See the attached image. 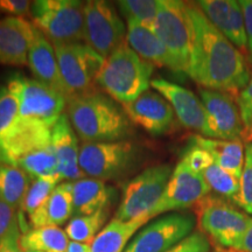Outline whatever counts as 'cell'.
Returning a JSON list of instances; mask_svg holds the SVG:
<instances>
[{
    "instance_id": "6da1fadb",
    "label": "cell",
    "mask_w": 252,
    "mask_h": 252,
    "mask_svg": "<svg viewBox=\"0 0 252 252\" xmlns=\"http://www.w3.org/2000/svg\"><path fill=\"white\" fill-rule=\"evenodd\" d=\"M191 27L189 74L203 89L231 94L250 81L244 56L208 20L196 4H187Z\"/></svg>"
},
{
    "instance_id": "7a4b0ae2",
    "label": "cell",
    "mask_w": 252,
    "mask_h": 252,
    "mask_svg": "<svg viewBox=\"0 0 252 252\" xmlns=\"http://www.w3.org/2000/svg\"><path fill=\"white\" fill-rule=\"evenodd\" d=\"M67 111L77 137L84 143L119 141L131 132L124 110L99 93L90 91L69 97Z\"/></svg>"
},
{
    "instance_id": "3957f363",
    "label": "cell",
    "mask_w": 252,
    "mask_h": 252,
    "mask_svg": "<svg viewBox=\"0 0 252 252\" xmlns=\"http://www.w3.org/2000/svg\"><path fill=\"white\" fill-rule=\"evenodd\" d=\"M153 70L152 63L145 61L127 43H124L105 59L97 84L124 105L149 90Z\"/></svg>"
},
{
    "instance_id": "277c9868",
    "label": "cell",
    "mask_w": 252,
    "mask_h": 252,
    "mask_svg": "<svg viewBox=\"0 0 252 252\" xmlns=\"http://www.w3.org/2000/svg\"><path fill=\"white\" fill-rule=\"evenodd\" d=\"M31 15L36 30L53 45L83 40L84 2L78 0H36Z\"/></svg>"
},
{
    "instance_id": "5b68a950",
    "label": "cell",
    "mask_w": 252,
    "mask_h": 252,
    "mask_svg": "<svg viewBox=\"0 0 252 252\" xmlns=\"http://www.w3.org/2000/svg\"><path fill=\"white\" fill-rule=\"evenodd\" d=\"M153 30L168 53L169 69L188 75L191 58V27L187 4L179 0H161Z\"/></svg>"
},
{
    "instance_id": "8992f818",
    "label": "cell",
    "mask_w": 252,
    "mask_h": 252,
    "mask_svg": "<svg viewBox=\"0 0 252 252\" xmlns=\"http://www.w3.org/2000/svg\"><path fill=\"white\" fill-rule=\"evenodd\" d=\"M200 228L220 248L235 252L250 224L252 217L239 212L223 197L206 196L198 202Z\"/></svg>"
},
{
    "instance_id": "52a82bcc",
    "label": "cell",
    "mask_w": 252,
    "mask_h": 252,
    "mask_svg": "<svg viewBox=\"0 0 252 252\" xmlns=\"http://www.w3.org/2000/svg\"><path fill=\"white\" fill-rule=\"evenodd\" d=\"M172 167L158 165L145 169L125 186L115 220H133L149 217L161 198L172 175Z\"/></svg>"
},
{
    "instance_id": "ba28073f",
    "label": "cell",
    "mask_w": 252,
    "mask_h": 252,
    "mask_svg": "<svg viewBox=\"0 0 252 252\" xmlns=\"http://www.w3.org/2000/svg\"><path fill=\"white\" fill-rule=\"evenodd\" d=\"M6 88L17 97L19 118L40 122L52 128L63 115L67 98L39 81L15 75Z\"/></svg>"
},
{
    "instance_id": "9c48e42d",
    "label": "cell",
    "mask_w": 252,
    "mask_h": 252,
    "mask_svg": "<svg viewBox=\"0 0 252 252\" xmlns=\"http://www.w3.org/2000/svg\"><path fill=\"white\" fill-rule=\"evenodd\" d=\"M53 46L69 97L93 91L105 59L86 43H58Z\"/></svg>"
},
{
    "instance_id": "30bf717a",
    "label": "cell",
    "mask_w": 252,
    "mask_h": 252,
    "mask_svg": "<svg viewBox=\"0 0 252 252\" xmlns=\"http://www.w3.org/2000/svg\"><path fill=\"white\" fill-rule=\"evenodd\" d=\"M126 31L116 8L104 0L84 4L83 41L102 58L110 55L125 43Z\"/></svg>"
},
{
    "instance_id": "8fae6325",
    "label": "cell",
    "mask_w": 252,
    "mask_h": 252,
    "mask_svg": "<svg viewBox=\"0 0 252 252\" xmlns=\"http://www.w3.org/2000/svg\"><path fill=\"white\" fill-rule=\"evenodd\" d=\"M195 217L174 213L160 217L134 235L124 252H166L193 232Z\"/></svg>"
},
{
    "instance_id": "7c38bea8",
    "label": "cell",
    "mask_w": 252,
    "mask_h": 252,
    "mask_svg": "<svg viewBox=\"0 0 252 252\" xmlns=\"http://www.w3.org/2000/svg\"><path fill=\"white\" fill-rule=\"evenodd\" d=\"M133 158L134 149L130 141L84 143L80 149L78 162L83 174L103 181L121 175Z\"/></svg>"
},
{
    "instance_id": "4fadbf2b",
    "label": "cell",
    "mask_w": 252,
    "mask_h": 252,
    "mask_svg": "<svg viewBox=\"0 0 252 252\" xmlns=\"http://www.w3.org/2000/svg\"><path fill=\"white\" fill-rule=\"evenodd\" d=\"M210 193L203 175L180 161L172 172L161 198L151 213V219L172 210L186 209L200 202Z\"/></svg>"
},
{
    "instance_id": "5bb4252c",
    "label": "cell",
    "mask_w": 252,
    "mask_h": 252,
    "mask_svg": "<svg viewBox=\"0 0 252 252\" xmlns=\"http://www.w3.org/2000/svg\"><path fill=\"white\" fill-rule=\"evenodd\" d=\"M52 144V128L42 123L19 118L0 138V162L15 166L20 159Z\"/></svg>"
},
{
    "instance_id": "9a60e30c",
    "label": "cell",
    "mask_w": 252,
    "mask_h": 252,
    "mask_svg": "<svg viewBox=\"0 0 252 252\" xmlns=\"http://www.w3.org/2000/svg\"><path fill=\"white\" fill-rule=\"evenodd\" d=\"M200 98L207 113L206 138L241 140L243 125L238 105H236L231 96L222 91L200 89Z\"/></svg>"
},
{
    "instance_id": "2e32d148",
    "label": "cell",
    "mask_w": 252,
    "mask_h": 252,
    "mask_svg": "<svg viewBox=\"0 0 252 252\" xmlns=\"http://www.w3.org/2000/svg\"><path fill=\"white\" fill-rule=\"evenodd\" d=\"M151 87L156 89L171 104L174 113L182 126L189 130L197 131L206 137L207 133V113L204 105L193 91L173 83L163 78L151 81Z\"/></svg>"
},
{
    "instance_id": "e0dca14e",
    "label": "cell",
    "mask_w": 252,
    "mask_h": 252,
    "mask_svg": "<svg viewBox=\"0 0 252 252\" xmlns=\"http://www.w3.org/2000/svg\"><path fill=\"white\" fill-rule=\"evenodd\" d=\"M127 118L151 134L167 133L174 125V110L159 93L147 90L133 102L124 104Z\"/></svg>"
},
{
    "instance_id": "ac0fdd59",
    "label": "cell",
    "mask_w": 252,
    "mask_h": 252,
    "mask_svg": "<svg viewBox=\"0 0 252 252\" xmlns=\"http://www.w3.org/2000/svg\"><path fill=\"white\" fill-rule=\"evenodd\" d=\"M37 34L30 21L20 17L0 19V64L23 67Z\"/></svg>"
},
{
    "instance_id": "d6986e66",
    "label": "cell",
    "mask_w": 252,
    "mask_h": 252,
    "mask_svg": "<svg viewBox=\"0 0 252 252\" xmlns=\"http://www.w3.org/2000/svg\"><path fill=\"white\" fill-rule=\"evenodd\" d=\"M52 146L59 162V173L62 180H80L83 175L80 168V147L77 134L68 115L63 113L52 127Z\"/></svg>"
},
{
    "instance_id": "ffe728a7",
    "label": "cell",
    "mask_w": 252,
    "mask_h": 252,
    "mask_svg": "<svg viewBox=\"0 0 252 252\" xmlns=\"http://www.w3.org/2000/svg\"><path fill=\"white\" fill-rule=\"evenodd\" d=\"M28 65L36 81L62 94L68 99L69 94L60 71L54 46L39 31L28 53Z\"/></svg>"
},
{
    "instance_id": "44dd1931",
    "label": "cell",
    "mask_w": 252,
    "mask_h": 252,
    "mask_svg": "<svg viewBox=\"0 0 252 252\" xmlns=\"http://www.w3.org/2000/svg\"><path fill=\"white\" fill-rule=\"evenodd\" d=\"M72 216V184L63 182L49 195L42 206L32 214L30 223L33 228L62 225Z\"/></svg>"
},
{
    "instance_id": "7402d4cb",
    "label": "cell",
    "mask_w": 252,
    "mask_h": 252,
    "mask_svg": "<svg viewBox=\"0 0 252 252\" xmlns=\"http://www.w3.org/2000/svg\"><path fill=\"white\" fill-rule=\"evenodd\" d=\"M126 40L128 46L145 61L159 67H171L168 53L152 27L137 21H127Z\"/></svg>"
},
{
    "instance_id": "603a6c76",
    "label": "cell",
    "mask_w": 252,
    "mask_h": 252,
    "mask_svg": "<svg viewBox=\"0 0 252 252\" xmlns=\"http://www.w3.org/2000/svg\"><path fill=\"white\" fill-rule=\"evenodd\" d=\"M110 191L98 179H80L72 182V216H87L106 209Z\"/></svg>"
},
{
    "instance_id": "cb8c5ba5",
    "label": "cell",
    "mask_w": 252,
    "mask_h": 252,
    "mask_svg": "<svg viewBox=\"0 0 252 252\" xmlns=\"http://www.w3.org/2000/svg\"><path fill=\"white\" fill-rule=\"evenodd\" d=\"M149 220V217L127 222L113 219L91 242L90 252H124L135 232Z\"/></svg>"
},
{
    "instance_id": "d4e9b609",
    "label": "cell",
    "mask_w": 252,
    "mask_h": 252,
    "mask_svg": "<svg viewBox=\"0 0 252 252\" xmlns=\"http://www.w3.org/2000/svg\"><path fill=\"white\" fill-rule=\"evenodd\" d=\"M193 144L212 154L214 162L237 179H241L245 161V150L241 140H219L195 135Z\"/></svg>"
},
{
    "instance_id": "484cf974",
    "label": "cell",
    "mask_w": 252,
    "mask_h": 252,
    "mask_svg": "<svg viewBox=\"0 0 252 252\" xmlns=\"http://www.w3.org/2000/svg\"><path fill=\"white\" fill-rule=\"evenodd\" d=\"M69 238L59 226H42L26 230L20 237L24 252H67Z\"/></svg>"
},
{
    "instance_id": "4316f807",
    "label": "cell",
    "mask_w": 252,
    "mask_h": 252,
    "mask_svg": "<svg viewBox=\"0 0 252 252\" xmlns=\"http://www.w3.org/2000/svg\"><path fill=\"white\" fill-rule=\"evenodd\" d=\"M30 178L23 169L12 165H0V198L13 208H21L30 189Z\"/></svg>"
},
{
    "instance_id": "83f0119b",
    "label": "cell",
    "mask_w": 252,
    "mask_h": 252,
    "mask_svg": "<svg viewBox=\"0 0 252 252\" xmlns=\"http://www.w3.org/2000/svg\"><path fill=\"white\" fill-rule=\"evenodd\" d=\"M108 215V209H103L93 215L72 217L65 226V234L69 239H71V242L83 244L91 243L99 234V230L106 222Z\"/></svg>"
},
{
    "instance_id": "f1b7e54d",
    "label": "cell",
    "mask_w": 252,
    "mask_h": 252,
    "mask_svg": "<svg viewBox=\"0 0 252 252\" xmlns=\"http://www.w3.org/2000/svg\"><path fill=\"white\" fill-rule=\"evenodd\" d=\"M15 166L23 169L26 174L36 179L60 176L59 162L52 146L28 154L19 160Z\"/></svg>"
},
{
    "instance_id": "f546056e",
    "label": "cell",
    "mask_w": 252,
    "mask_h": 252,
    "mask_svg": "<svg viewBox=\"0 0 252 252\" xmlns=\"http://www.w3.org/2000/svg\"><path fill=\"white\" fill-rule=\"evenodd\" d=\"M210 190H214L220 197L236 202L239 193V179L225 169L214 163L202 173Z\"/></svg>"
},
{
    "instance_id": "4dcf8cb0",
    "label": "cell",
    "mask_w": 252,
    "mask_h": 252,
    "mask_svg": "<svg viewBox=\"0 0 252 252\" xmlns=\"http://www.w3.org/2000/svg\"><path fill=\"white\" fill-rule=\"evenodd\" d=\"M161 0H122L119 9L127 21H137L153 28Z\"/></svg>"
},
{
    "instance_id": "1f68e13d",
    "label": "cell",
    "mask_w": 252,
    "mask_h": 252,
    "mask_svg": "<svg viewBox=\"0 0 252 252\" xmlns=\"http://www.w3.org/2000/svg\"><path fill=\"white\" fill-rule=\"evenodd\" d=\"M61 176H52V178H40L35 179V181L30 186L23 204H21V212L26 213L31 216L37 208L42 206L53 190L58 187L59 182L61 181Z\"/></svg>"
},
{
    "instance_id": "d6a6232c",
    "label": "cell",
    "mask_w": 252,
    "mask_h": 252,
    "mask_svg": "<svg viewBox=\"0 0 252 252\" xmlns=\"http://www.w3.org/2000/svg\"><path fill=\"white\" fill-rule=\"evenodd\" d=\"M223 35L234 45L236 48L245 50L248 48L247 30H245V19L241 1L232 0L230 20Z\"/></svg>"
},
{
    "instance_id": "836d02e7",
    "label": "cell",
    "mask_w": 252,
    "mask_h": 252,
    "mask_svg": "<svg viewBox=\"0 0 252 252\" xmlns=\"http://www.w3.org/2000/svg\"><path fill=\"white\" fill-rule=\"evenodd\" d=\"M196 5L208 20L223 34L230 20L232 0H201Z\"/></svg>"
},
{
    "instance_id": "e575fe53",
    "label": "cell",
    "mask_w": 252,
    "mask_h": 252,
    "mask_svg": "<svg viewBox=\"0 0 252 252\" xmlns=\"http://www.w3.org/2000/svg\"><path fill=\"white\" fill-rule=\"evenodd\" d=\"M235 203L245 213L252 215V143L245 146V161L239 179V193Z\"/></svg>"
},
{
    "instance_id": "d590c367",
    "label": "cell",
    "mask_w": 252,
    "mask_h": 252,
    "mask_svg": "<svg viewBox=\"0 0 252 252\" xmlns=\"http://www.w3.org/2000/svg\"><path fill=\"white\" fill-rule=\"evenodd\" d=\"M19 119V102L7 88L0 89V138Z\"/></svg>"
},
{
    "instance_id": "8d00e7d4",
    "label": "cell",
    "mask_w": 252,
    "mask_h": 252,
    "mask_svg": "<svg viewBox=\"0 0 252 252\" xmlns=\"http://www.w3.org/2000/svg\"><path fill=\"white\" fill-rule=\"evenodd\" d=\"M237 104L243 125L242 139L247 141V144L252 143V76L247 86L239 91Z\"/></svg>"
},
{
    "instance_id": "74e56055",
    "label": "cell",
    "mask_w": 252,
    "mask_h": 252,
    "mask_svg": "<svg viewBox=\"0 0 252 252\" xmlns=\"http://www.w3.org/2000/svg\"><path fill=\"white\" fill-rule=\"evenodd\" d=\"M181 161L189 169H191L195 173H200V174H202L207 168H209L210 166L215 163L212 154L195 144H191L189 146V149L186 151L184 157H182Z\"/></svg>"
},
{
    "instance_id": "f35d334b",
    "label": "cell",
    "mask_w": 252,
    "mask_h": 252,
    "mask_svg": "<svg viewBox=\"0 0 252 252\" xmlns=\"http://www.w3.org/2000/svg\"><path fill=\"white\" fill-rule=\"evenodd\" d=\"M210 243L207 236L200 231L191 232L188 237L166 252H209Z\"/></svg>"
},
{
    "instance_id": "ab89813d",
    "label": "cell",
    "mask_w": 252,
    "mask_h": 252,
    "mask_svg": "<svg viewBox=\"0 0 252 252\" xmlns=\"http://www.w3.org/2000/svg\"><path fill=\"white\" fill-rule=\"evenodd\" d=\"M19 226V215L15 208L0 198V242Z\"/></svg>"
},
{
    "instance_id": "60d3db41",
    "label": "cell",
    "mask_w": 252,
    "mask_h": 252,
    "mask_svg": "<svg viewBox=\"0 0 252 252\" xmlns=\"http://www.w3.org/2000/svg\"><path fill=\"white\" fill-rule=\"evenodd\" d=\"M33 2L28 0H0V11L9 17H20L31 14Z\"/></svg>"
},
{
    "instance_id": "b9f144b4",
    "label": "cell",
    "mask_w": 252,
    "mask_h": 252,
    "mask_svg": "<svg viewBox=\"0 0 252 252\" xmlns=\"http://www.w3.org/2000/svg\"><path fill=\"white\" fill-rule=\"evenodd\" d=\"M20 228L18 226L0 242V252H24L20 245Z\"/></svg>"
},
{
    "instance_id": "7bdbcfd3",
    "label": "cell",
    "mask_w": 252,
    "mask_h": 252,
    "mask_svg": "<svg viewBox=\"0 0 252 252\" xmlns=\"http://www.w3.org/2000/svg\"><path fill=\"white\" fill-rule=\"evenodd\" d=\"M242 8H243L245 19V30H247L248 49L252 60V0H242Z\"/></svg>"
},
{
    "instance_id": "ee69618b",
    "label": "cell",
    "mask_w": 252,
    "mask_h": 252,
    "mask_svg": "<svg viewBox=\"0 0 252 252\" xmlns=\"http://www.w3.org/2000/svg\"><path fill=\"white\" fill-rule=\"evenodd\" d=\"M235 252H252V219L243 238H242L241 243H239Z\"/></svg>"
},
{
    "instance_id": "f6af8a7d",
    "label": "cell",
    "mask_w": 252,
    "mask_h": 252,
    "mask_svg": "<svg viewBox=\"0 0 252 252\" xmlns=\"http://www.w3.org/2000/svg\"><path fill=\"white\" fill-rule=\"evenodd\" d=\"M67 252H90V245L76 243V242H70Z\"/></svg>"
},
{
    "instance_id": "bcb514c9",
    "label": "cell",
    "mask_w": 252,
    "mask_h": 252,
    "mask_svg": "<svg viewBox=\"0 0 252 252\" xmlns=\"http://www.w3.org/2000/svg\"><path fill=\"white\" fill-rule=\"evenodd\" d=\"M26 252H36V251H26Z\"/></svg>"
}]
</instances>
